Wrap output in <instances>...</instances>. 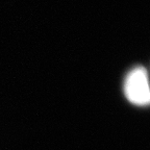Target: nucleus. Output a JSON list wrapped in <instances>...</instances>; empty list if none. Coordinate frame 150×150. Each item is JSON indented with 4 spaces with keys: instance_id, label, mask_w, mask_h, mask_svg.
<instances>
[{
    "instance_id": "1",
    "label": "nucleus",
    "mask_w": 150,
    "mask_h": 150,
    "mask_svg": "<svg viewBox=\"0 0 150 150\" xmlns=\"http://www.w3.org/2000/svg\"><path fill=\"white\" fill-rule=\"evenodd\" d=\"M124 94L127 100L134 105H150V86L144 67H136L127 74L124 81Z\"/></svg>"
}]
</instances>
